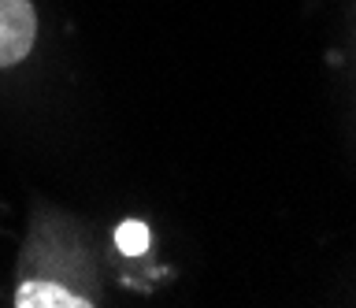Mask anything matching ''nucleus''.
<instances>
[{
    "mask_svg": "<svg viewBox=\"0 0 356 308\" xmlns=\"http://www.w3.org/2000/svg\"><path fill=\"white\" fill-rule=\"evenodd\" d=\"M149 241H152L149 227L138 223V219H127V223L115 230V245H119V252H127V257H141V252L149 249Z\"/></svg>",
    "mask_w": 356,
    "mask_h": 308,
    "instance_id": "obj_3",
    "label": "nucleus"
},
{
    "mask_svg": "<svg viewBox=\"0 0 356 308\" xmlns=\"http://www.w3.org/2000/svg\"><path fill=\"white\" fill-rule=\"evenodd\" d=\"M38 38V15L30 0H0V67L26 60Z\"/></svg>",
    "mask_w": 356,
    "mask_h": 308,
    "instance_id": "obj_1",
    "label": "nucleus"
},
{
    "mask_svg": "<svg viewBox=\"0 0 356 308\" xmlns=\"http://www.w3.org/2000/svg\"><path fill=\"white\" fill-rule=\"evenodd\" d=\"M15 305L19 308H86L89 301H82L78 293L63 290L56 282H22L15 290Z\"/></svg>",
    "mask_w": 356,
    "mask_h": 308,
    "instance_id": "obj_2",
    "label": "nucleus"
}]
</instances>
